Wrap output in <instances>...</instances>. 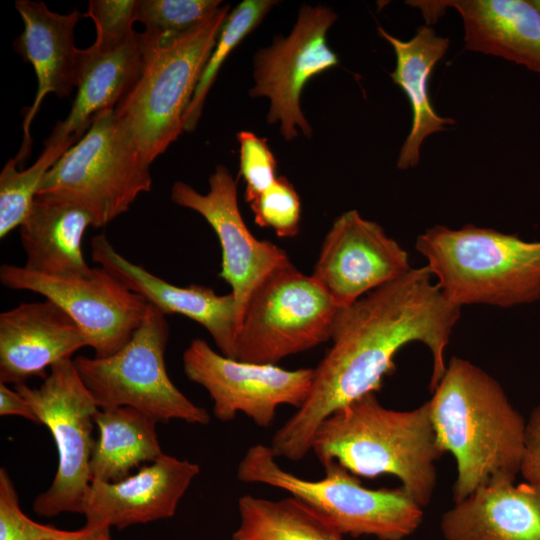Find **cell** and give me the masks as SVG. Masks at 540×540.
<instances>
[{"label":"cell","instance_id":"obj_1","mask_svg":"<svg viewBox=\"0 0 540 540\" xmlns=\"http://www.w3.org/2000/svg\"><path fill=\"white\" fill-rule=\"evenodd\" d=\"M460 309L443 295L429 269L412 268L402 277L339 308L331 340L304 404L275 432L277 458L300 460L312 450L319 424L337 410L382 388L395 371L397 352L420 342L432 356L429 390L443 377L445 349Z\"/></svg>","mask_w":540,"mask_h":540},{"label":"cell","instance_id":"obj_2","mask_svg":"<svg viewBox=\"0 0 540 540\" xmlns=\"http://www.w3.org/2000/svg\"><path fill=\"white\" fill-rule=\"evenodd\" d=\"M429 401L438 445L456 460L454 502L520 473L526 422L490 374L454 356Z\"/></svg>","mask_w":540,"mask_h":540},{"label":"cell","instance_id":"obj_3","mask_svg":"<svg viewBox=\"0 0 540 540\" xmlns=\"http://www.w3.org/2000/svg\"><path fill=\"white\" fill-rule=\"evenodd\" d=\"M312 450L322 465L335 461L356 476H396L422 508L436 485V461L443 454L429 401L398 411L369 393L337 410L317 427Z\"/></svg>","mask_w":540,"mask_h":540},{"label":"cell","instance_id":"obj_4","mask_svg":"<svg viewBox=\"0 0 540 540\" xmlns=\"http://www.w3.org/2000/svg\"><path fill=\"white\" fill-rule=\"evenodd\" d=\"M416 250L446 299L461 308H511L540 301V241L472 224L433 226Z\"/></svg>","mask_w":540,"mask_h":540},{"label":"cell","instance_id":"obj_5","mask_svg":"<svg viewBox=\"0 0 540 540\" xmlns=\"http://www.w3.org/2000/svg\"><path fill=\"white\" fill-rule=\"evenodd\" d=\"M323 467L325 476L320 480L298 477L281 468L270 446L256 444L241 459L237 478L286 491L343 536L402 540L421 524L423 508L402 486L369 489L335 461Z\"/></svg>","mask_w":540,"mask_h":540},{"label":"cell","instance_id":"obj_6","mask_svg":"<svg viewBox=\"0 0 540 540\" xmlns=\"http://www.w3.org/2000/svg\"><path fill=\"white\" fill-rule=\"evenodd\" d=\"M229 13L230 5H222L189 34L153 49L142 46V74L114 110L150 163L184 131V116Z\"/></svg>","mask_w":540,"mask_h":540},{"label":"cell","instance_id":"obj_7","mask_svg":"<svg viewBox=\"0 0 540 540\" xmlns=\"http://www.w3.org/2000/svg\"><path fill=\"white\" fill-rule=\"evenodd\" d=\"M150 165L115 110H107L49 170L38 194L60 193L78 200L100 228L151 190Z\"/></svg>","mask_w":540,"mask_h":540},{"label":"cell","instance_id":"obj_8","mask_svg":"<svg viewBox=\"0 0 540 540\" xmlns=\"http://www.w3.org/2000/svg\"><path fill=\"white\" fill-rule=\"evenodd\" d=\"M169 326L165 314L149 303L131 339L104 357L77 356L75 368L100 409L129 406L155 419L206 425L209 413L186 397L169 378L165 351Z\"/></svg>","mask_w":540,"mask_h":540},{"label":"cell","instance_id":"obj_9","mask_svg":"<svg viewBox=\"0 0 540 540\" xmlns=\"http://www.w3.org/2000/svg\"><path fill=\"white\" fill-rule=\"evenodd\" d=\"M339 308L311 275L291 262L266 275L242 315L236 359L276 365L330 340Z\"/></svg>","mask_w":540,"mask_h":540},{"label":"cell","instance_id":"obj_10","mask_svg":"<svg viewBox=\"0 0 540 540\" xmlns=\"http://www.w3.org/2000/svg\"><path fill=\"white\" fill-rule=\"evenodd\" d=\"M15 389L49 429L58 452L56 474L50 487L35 498L34 512L42 517L82 514L91 484L90 461L96 440L92 433L99 406L72 358L52 365L38 388L22 383Z\"/></svg>","mask_w":540,"mask_h":540},{"label":"cell","instance_id":"obj_11","mask_svg":"<svg viewBox=\"0 0 540 540\" xmlns=\"http://www.w3.org/2000/svg\"><path fill=\"white\" fill-rule=\"evenodd\" d=\"M0 282L9 289L40 294L60 306L79 325L99 358L116 353L131 339L149 306L101 266L85 275L57 277L3 264Z\"/></svg>","mask_w":540,"mask_h":540},{"label":"cell","instance_id":"obj_12","mask_svg":"<svg viewBox=\"0 0 540 540\" xmlns=\"http://www.w3.org/2000/svg\"><path fill=\"white\" fill-rule=\"evenodd\" d=\"M337 14L324 5H303L287 36H275L272 44L254 56L252 97L269 99L267 123H279L286 141L298 130L310 137L312 128L301 108V94L315 76L339 63L329 47L327 33Z\"/></svg>","mask_w":540,"mask_h":540},{"label":"cell","instance_id":"obj_13","mask_svg":"<svg viewBox=\"0 0 540 540\" xmlns=\"http://www.w3.org/2000/svg\"><path fill=\"white\" fill-rule=\"evenodd\" d=\"M182 360L187 378L209 393L217 419L230 421L243 413L260 427L272 424L281 405L300 408L314 379L313 368L240 361L219 354L201 338L190 342Z\"/></svg>","mask_w":540,"mask_h":540},{"label":"cell","instance_id":"obj_14","mask_svg":"<svg viewBox=\"0 0 540 540\" xmlns=\"http://www.w3.org/2000/svg\"><path fill=\"white\" fill-rule=\"evenodd\" d=\"M170 198L176 205L200 214L215 232L222 253L218 277L231 286L240 327L251 292L266 275L291 262L286 251L250 232L239 209L237 181L223 165H218L209 177L208 193L201 194L177 181Z\"/></svg>","mask_w":540,"mask_h":540},{"label":"cell","instance_id":"obj_15","mask_svg":"<svg viewBox=\"0 0 540 540\" xmlns=\"http://www.w3.org/2000/svg\"><path fill=\"white\" fill-rule=\"evenodd\" d=\"M411 269L407 251L396 240L378 223L349 210L332 223L312 276L343 308Z\"/></svg>","mask_w":540,"mask_h":540},{"label":"cell","instance_id":"obj_16","mask_svg":"<svg viewBox=\"0 0 540 540\" xmlns=\"http://www.w3.org/2000/svg\"><path fill=\"white\" fill-rule=\"evenodd\" d=\"M199 472L197 463L163 454L120 481L92 480L82 508L85 525L124 529L173 517Z\"/></svg>","mask_w":540,"mask_h":540},{"label":"cell","instance_id":"obj_17","mask_svg":"<svg viewBox=\"0 0 540 540\" xmlns=\"http://www.w3.org/2000/svg\"><path fill=\"white\" fill-rule=\"evenodd\" d=\"M24 30L14 41V48L29 62L37 78V90L22 124L23 141L16 162L30 153V126L39 107L49 93L68 97L77 87L82 73L84 49L74 44L75 27L85 14L77 9L67 14L52 12L44 2L17 0L15 2Z\"/></svg>","mask_w":540,"mask_h":540},{"label":"cell","instance_id":"obj_18","mask_svg":"<svg viewBox=\"0 0 540 540\" xmlns=\"http://www.w3.org/2000/svg\"><path fill=\"white\" fill-rule=\"evenodd\" d=\"M90 247L92 260L130 290L165 315L180 314L199 323L209 332L222 355L236 359L239 319L231 292L218 295L212 288L200 284L185 287L171 284L117 252L104 233L94 236Z\"/></svg>","mask_w":540,"mask_h":540},{"label":"cell","instance_id":"obj_19","mask_svg":"<svg viewBox=\"0 0 540 540\" xmlns=\"http://www.w3.org/2000/svg\"><path fill=\"white\" fill-rule=\"evenodd\" d=\"M86 346L79 325L56 303H20L0 314V382L46 378L47 368Z\"/></svg>","mask_w":540,"mask_h":540},{"label":"cell","instance_id":"obj_20","mask_svg":"<svg viewBox=\"0 0 540 540\" xmlns=\"http://www.w3.org/2000/svg\"><path fill=\"white\" fill-rule=\"evenodd\" d=\"M436 20L440 9L461 16L467 50L504 58L540 73V11L525 0L408 1Z\"/></svg>","mask_w":540,"mask_h":540},{"label":"cell","instance_id":"obj_21","mask_svg":"<svg viewBox=\"0 0 540 540\" xmlns=\"http://www.w3.org/2000/svg\"><path fill=\"white\" fill-rule=\"evenodd\" d=\"M440 528L446 540H540V486L489 482L446 511Z\"/></svg>","mask_w":540,"mask_h":540},{"label":"cell","instance_id":"obj_22","mask_svg":"<svg viewBox=\"0 0 540 540\" xmlns=\"http://www.w3.org/2000/svg\"><path fill=\"white\" fill-rule=\"evenodd\" d=\"M89 227L95 228V220L78 200L60 193L38 194L19 227L24 267L57 277L88 274L92 268L83 256L82 240Z\"/></svg>","mask_w":540,"mask_h":540},{"label":"cell","instance_id":"obj_23","mask_svg":"<svg viewBox=\"0 0 540 540\" xmlns=\"http://www.w3.org/2000/svg\"><path fill=\"white\" fill-rule=\"evenodd\" d=\"M378 32L394 49L396 66L390 76L404 91L412 110L411 129L397 160L399 169H408L418 164L420 148L427 137L455 123L454 119L435 112L428 95L431 73L445 56L450 41L429 26H420L408 41L392 36L382 27H378Z\"/></svg>","mask_w":540,"mask_h":540},{"label":"cell","instance_id":"obj_24","mask_svg":"<svg viewBox=\"0 0 540 540\" xmlns=\"http://www.w3.org/2000/svg\"><path fill=\"white\" fill-rule=\"evenodd\" d=\"M145 63L139 33L130 42L107 52L84 49L77 94L67 117L58 122L51 141L82 138L100 113L115 109L139 80Z\"/></svg>","mask_w":540,"mask_h":540},{"label":"cell","instance_id":"obj_25","mask_svg":"<svg viewBox=\"0 0 540 540\" xmlns=\"http://www.w3.org/2000/svg\"><path fill=\"white\" fill-rule=\"evenodd\" d=\"M154 417L129 406L100 409L95 417L98 438L90 461L91 481L117 482L162 452Z\"/></svg>","mask_w":540,"mask_h":540},{"label":"cell","instance_id":"obj_26","mask_svg":"<svg viewBox=\"0 0 540 540\" xmlns=\"http://www.w3.org/2000/svg\"><path fill=\"white\" fill-rule=\"evenodd\" d=\"M233 540H343V535L298 499L243 495Z\"/></svg>","mask_w":540,"mask_h":540},{"label":"cell","instance_id":"obj_27","mask_svg":"<svg viewBox=\"0 0 540 540\" xmlns=\"http://www.w3.org/2000/svg\"><path fill=\"white\" fill-rule=\"evenodd\" d=\"M80 139L77 136L63 141L46 139L40 156L25 170H17L14 158L6 162L0 173V239L22 225L46 174Z\"/></svg>","mask_w":540,"mask_h":540},{"label":"cell","instance_id":"obj_28","mask_svg":"<svg viewBox=\"0 0 540 540\" xmlns=\"http://www.w3.org/2000/svg\"><path fill=\"white\" fill-rule=\"evenodd\" d=\"M220 0H138L136 19L145 49L169 44L201 26L220 9Z\"/></svg>","mask_w":540,"mask_h":540},{"label":"cell","instance_id":"obj_29","mask_svg":"<svg viewBox=\"0 0 540 540\" xmlns=\"http://www.w3.org/2000/svg\"><path fill=\"white\" fill-rule=\"evenodd\" d=\"M275 4L276 1L272 0H244L230 11L184 116V131L195 130L207 94L226 58L262 22Z\"/></svg>","mask_w":540,"mask_h":540},{"label":"cell","instance_id":"obj_30","mask_svg":"<svg viewBox=\"0 0 540 540\" xmlns=\"http://www.w3.org/2000/svg\"><path fill=\"white\" fill-rule=\"evenodd\" d=\"M256 224L269 227L281 238L297 235L301 218L300 197L293 184L284 176L250 204Z\"/></svg>","mask_w":540,"mask_h":540},{"label":"cell","instance_id":"obj_31","mask_svg":"<svg viewBox=\"0 0 540 540\" xmlns=\"http://www.w3.org/2000/svg\"><path fill=\"white\" fill-rule=\"evenodd\" d=\"M138 0H90L86 17L92 19L96 39L91 47L107 52L130 42L137 36L133 29Z\"/></svg>","mask_w":540,"mask_h":540},{"label":"cell","instance_id":"obj_32","mask_svg":"<svg viewBox=\"0 0 540 540\" xmlns=\"http://www.w3.org/2000/svg\"><path fill=\"white\" fill-rule=\"evenodd\" d=\"M240 147V175L246 187L244 198L251 203L276 180L277 161L267 140L249 131L237 134Z\"/></svg>","mask_w":540,"mask_h":540},{"label":"cell","instance_id":"obj_33","mask_svg":"<svg viewBox=\"0 0 540 540\" xmlns=\"http://www.w3.org/2000/svg\"><path fill=\"white\" fill-rule=\"evenodd\" d=\"M21 510L19 497L7 470L0 469V540H28L33 525Z\"/></svg>","mask_w":540,"mask_h":540},{"label":"cell","instance_id":"obj_34","mask_svg":"<svg viewBox=\"0 0 540 540\" xmlns=\"http://www.w3.org/2000/svg\"><path fill=\"white\" fill-rule=\"evenodd\" d=\"M520 474L526 482L540 486V403L526 422Z\"/></svg>","mask_w":540,"mask_h":540},{"label":"cell","instance_id":"obj_35","mask_svg":"<svg viewBox=\"0 0 540 540\" xmlns=\"http://www.w3.org/2000/svg\"><path fill=\"white\" fill-rule=\"evenodd\" d=\"M28 540H113L110 528L84 525L79 530L67 531L51 525L33 522Z\"/></svg>","mask_w":540,"mask_h":540},{"label":"cell","instance_id":"obj_36","mask_svg":"<svg viewBox=\"0 0 540 540\" xmlns=\"http://www.w3.org/2000/svg\"><path fill=\"white\" fill-rule=\"evenodd\" d=\"M0 415H16L32 421L35 424H41L31 405L15 389L12 390L5 383L0 382Z\"/></svg>","mask_w":540,"mask_h":540},{"label":"cell","instance_id":"obj_37","mask_svg":"<svg viewBox=\"0 0 540 540\" xmlns=\"http://www.w3.org/2000/svg\"><path fill=\"white\" fill-rule=\"evenodd\" d=\"M531 2L540 11V0H532Z\"/></svg>","mask_w":540,"mask_h":540}]
</instances>
